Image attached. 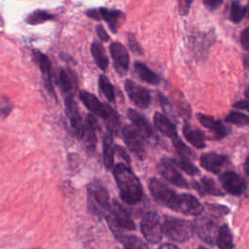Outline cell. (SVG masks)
Wrapping results in <instances>:
<instances>
[{"label":"cell","instance_id":"cell-21","mask_svg":"<svg viewBox=\"0 0 249 249\" xmlns=\"http://www.w3.org/2000/svg\"><path fill=\"white\" fill-rule=\"evenodd\" d=\"M154 124H155L156 128L163 135H165L171 139L178 137L175 124L166 116L162 115L161 113H159V112L155 113Z\"/></svg>","mask_w":249,"mask_h":249},{"label":"cell","instance_id":"cell-46","mask_svg":"<svg viewBox=\"0 0 249 249\" xmlns=\"http://www.w3.org/2000/svg\"><path fill=\"white\" fill-rule=\"evenodd\" d=\"M198 249H207V248H205V247H198Z\"/></svg>","mask_w":249,"mask_h":249},{"label":"cell","instance_id":"cell-39","mask_svg":"<svg viewBox=\"0 0 249 249\" xmlns=\"http://www.w3.org/2000/svg\"><path fill=\"white\" fill-rule=\"evenodd\" d=\"M192 2H193V0H180L179 1V13L183 16L187 15Z\"/></svg>","mask_w":249,"mask_h":249},{"label":"cell","instance_id":"cell-15","mask_svg":"<svg viewBox=\"0 0 249 249\" xmlns=\"http://www.w3.org/2000/svg\"><path fill=\"white\" fill-rule=\"evenodd\" d=\"M109 50L116 70L122 75L124 74L128 70L129 65V55L127 50L123 44L119 42L112 43L109 47Z\"/></svg>","mask_w":249,"mask_h":249},{"label":"cell","instance_id":"cell-5","mask_svg":"<svg viewBox=\"0 0 249 249\" xmlns=\"http://www.w3.org/2000/svg\"><path fill=\"white\" fill-rule=\"evenodd\" d=\"M149 189L153 197L160 204L179 211L180 196L176 194L172 189L156 178H151L149 181Z\"/></svg>","mask_w":249,"mask_h":249},{"label":"cell","instance_id":"cell-25","mask_svg":"<svg viewBox=\"0 0 249 249\" xmlns=\"http://www.w3.org/2000/svg\"><path fill=\"white\" fill-rule=\"evenodd\" d=\"M134 69L142 81L150 85H159L160 83V77L155 72H153L146 64L142 62H135Z\"/></svg>","mask_w":249,"mask_h":249},{"label":"cell","instance_id":"cell-33","mask_svg":"<svg viewBox=\"0 0 249 249\" xmlns=\"http://www.w3.org/2000/svg\"><path fill=\"white\" fill-rule=\"evenodd\" d=\"M98 85L100 88V90L105 95V97L109 101H114L115 99V93H114V88L112 84L110 83L109 79L105 75H100L98 80Z\"/></svg>","mask_w":249,"mask_h":249},{"label":"cell","instance_id":"cell-41","mask_svg":"<svg viewBox=\"0 0 249 249\" xmlns=\"http://www.w3.org/2000/svg\"><path fill=\"white\" fill-rule=\"evenodd\" d=\"M96 33H97V35H98V37H99V39H100L101 41L106 42V41L109 40V35L107 34L106 30H105L101 25H98V26L96 27Z\"/></svg>","mask_w":249,"mask_h":249},{"label":"cell","instance_id":"cell-40","mask_svg":"<svg viewBox=\"0 0 249 249\" xmlns=\"http://www.w3.org/2000/svg\"><path fill=\"white\" fill-rule=\"evenodd\" d=\"M202 1H203L204 6L209 11H214V10L218 9L223 2V0H202Z\"/></svg>","mask_w":249,"mask_h":249},{"label":"cell","instance_id":"cell-9","mask_svg":"<svg viewBox=\"0 0 249 249\" xmlns=\"http://www.w3.org/2000/svg\"><path fill=\"white\" fill-rule=\"evenodd\" d=\"M220 227L218 228V220L208 215L199 217L195 225V231L206 242L213 243L217 238Z\"/></svg>","mask_w":249,"mask_h":249},{"label":"cell","instance_id":"cell-43","mask_svg":"<svg viewBox=\"0 0 249 249\" xmlns=\"http://www.w3.org/2000/svg\"><path fill=\"white\" fill-rule=\"evenodd\" d=\"M159 249H179L177 246H175L174 244H171V243H164V244H161Z\"/></svg>","mask_w":249,"mask_h":249},{"label":"cell","instance_id":"cell-26","mask_svg":"<svg viewBox=\"0 0 249 249\" xmlns=\"http://www.w3.org/2000/svg\"><path fill=\"white\" fill-rule=\"evenodd\" d=\"M90 52L92 54V57L95 61V63L97 64V66L102 70L105 71L108 68V64H109V60L108 57L104 52V48L100 43L94 42L91 44L90 46Z\"/></svg>","mask_w":249,"mask_h":249},{"label":"cell","instance_id":"cell-18","mask_svg":"<svg viewBox=\"0 0 249 249\" xmlns=\"http://www.w3.org/2000/svg\"><path fill=\"white\" fill-rule=\"evenodd\" d=\"M227 160L228 158L226 156L217 153H205L200 157L201 166L204 169L216 174L220 172L221 168Z\"/></svg>","mask_w":249,"mask_h":249},{"label":"cell","instance_id":"cell-30","mask_svg":"<svg viewBox=\"0 0 249 249\" xmlns=\"http://www.w3.org/2000/svg\"><path fill=\"white\" fill-rule=\"evenodd\" d=\"M53 18V16L49 14L47 11L43 10H36L33 11L31 14H29L26 18V21L29 24L35 25V24H40L43 22H46L48 20H51Z\"/></svg>","mask_w":249,"mask_h":249},{"label":"cell","instance_id":"cell-32","mask_svg":"<svg viewBox=\"0 0 249 249\" xmlns=\"http://www.w3.org/2000/svg\"><path fill=\"white\" fill-rule=\"evenodd\" d=\"M245 16H246V8L241 6L238 1H233L231 6L230 19L234 23H238L242 20V18Z\"/></svg>","mask_w":249,"mask_h":249},{"label":"cell","instance_id":"cell-6","mask_svg":"<svg viewBox=\"0 0 249 249\" xmlns=\"http://www.w3.org/2000/svg\"><path fill=\"white\" fill-rule=\"evenodd\" d=\"M140 229L146 240L153 244L159 243L162 238L163 226L160 223L159 215L155 212H148L143 216Z\"/></svg>","mask_w":249,"mask_h":249},{"label":"cell","instance_id":"cell-42","mask_svg":"<svg viewBox=\"0 0 249 249\" xmlns=\"http://www.w3.org/2000/svg\"><path fill=\"white\" fill-rule=\"evenodd\" d=\"M11 109H12V106L10 103H6V101H2L0 103V113L1 114H9Z\"/></svg>","mask_w":249,"mask_h":249},{"label":"cell","instance_id":"cell-12","mask_svg":"<svg viewBox=\"0 0 249 249\" xmlns=\"http://www.w3.org/2000/svg\"><path fill=\"white\" fill-rule=\"evenodd\" d=\"M127 117L131 121L132 125L141 134L145 141L152 143H155L157 141V135L155 134L150 123L144 116H142L140 113L133 109H128Z\"/></svg>","mask_w":249,"mask_h":249},{"label":"cell","instance_id":"cell-31","mask_svg":"<svg viewBox=\"0 0 249 249\" xmlns=\"http://www.w3.org/2000/svg\"><path fill=\"white\" fill-rule=\"evenodd\" d=\"M225 121L227 123H230L235 125L243 126V125L249 124V116L241 112L231 111L225 118Z\"/></svg>","mask_w":249,"mask_h":249},{"label":"cell","instance_id":"cell-28","mask_svg":"<svg viewBox=\"0 0 249 249\" xmlns=\"http://www.w3.org/2000/svg\"><path fill=\"white\" fill-rule=\"evenodd\" d=\"M125 249H149L148 245L138 236L132 234H120L117 236Z\"/></svg>","mask_w":249,"mask_h":249},{"label":"cell","instance_id":"cell-10","mask_svg":"<svg viewBox=\"0 0 249 249\" xmlns=\"http://www.w3.org/2000/svg\"><path fill=\"white\" fill-rule=\"evenodd\" d=\"M65 110L67 118L69 119L71 127L76 137L82 140L85 132V123L82 121V117L79 112L77 103L75 102L73 95L65 96Z\"/></svg>","mask_w":249,"mask_h":249},{"label":"cell","instance_id":"cell-19","mask_svg":"<svg viewBox=\"0 0 249 249\" xmlns=\"http://www.w3.org/2000/svg\"><path fill=\"white\" fill-rule=\"evenodd\" d=\"M179 211L185 215L198 216L202 213L203 207L200 202L190 194H182L180 196Z\"/></svg>","mask_w":249,"mask_h":249},{"label":"cell","instance_id":"cell-14","mask_svg":"<svg viewBox=\"0 0 249 249\" xmlns=\"http://www.w3.org/2000/svg\"><path fill=\"white\" fill-rule=\"evenodd\" d=\"M32 57L34 62L38 65L39 69L41 70L43 79H44V85L45 88L47 89V90L53 94V96L54 94V89H53V72H52V63L49 59V57L37 51V50H33L32 51Z\"/></svg>","mask_w":249,"mask_h":249},{"label":"cell","instance_id":"cell-4","mask_svg":"<svg viewBox=\"0 0 249 249\" xmlns=\"http://www.w3.org/2000/svg\"><path fill=\"white\" fill-rule=\"evenodd\" d=\"M106 218L108 225L116 237L123 233V230H135V224L133 220L126 212V210L117 200L112 201L110 211Z\"/></svg>","mask_w":249,"mask_h":249},{"label":"cell","instance_id":"cell-44","mask_svg":"<svg viewBox=\"0 0 249 249\" xmlns=\"http://www.w3.org/2000/svg\"><path fill=\"white\" fill-rule=\"evenodd\" d=\"M244 170L247 175H249V156L246 158V160L244 162Z\"/></svg>","mask_w":249,"mask_h":249},{"label":"cell","instance_id":"cell-23","mask_svg":"<svg viewBox=\"0 0 249 249\" xmlns=\"http://www.w3.org/2000/svg\"><path fill=\"white\" fill-rule=\"evenodd\" d=\"M57 82L58 86L61 89L62 92L68 95H73V90L76 88V80L75 75L67 69H61L57 76Z\"/></svg>","mask_w":249,"mask_h":249},{"label":"cell","instance_id":"cell-29","mask_svg":"<svg viewBox=\"0 0 249 249\" xmlns=\"http://www.w3.org/2000/svg\"><path fill=\"white\" fill-rule=\"evenodd\" d=\"M217 245L220 249H232V235L227 225H222L220 227L217 238Z\"/></svg>","mask_w":249,"mask_h":249},{"label":"cell","instance_id":"cell-45","mask_svg":"<svg viewBox=\"0 0 249 249\" xmlns=\"http://www.w3.org/2000/svg\"><path fill=\"white\" fill-rule=\"evenodd\" d=\"M245 8H246V15L249 17V2H248L247 7H245Z\"/></svg>","mask_w":249,"mask_h":249},{"label":"cell","instance_id":"cell-11","mask_svg":"<svg viewBox=\"0 0 249 249\" xmlns=\"http://www.w3.org/2000/svg\"><path fill=\"white\" fill-rule=\"evenodd\" d=\"M159 172L171 184L180 188H189L188 182L182 176V174L177 170L176 165L172 160L162 159L158 165Z\"/></svg>","mask_w":249,"mask_h":249},{"label":"cell","instance_id":"cell-35","mask_svg":"<svg viewBox=\"0 0 249 249\" xmlns=\"http://www.w3.org/2000/svg\"><path fill=\"white\" fill-rule=\"evenodd\" d=\"M172 140H173V145H174L179 157L186 158V159H190V158L194 157V153L192 152V150L190 148H188L179 137H176Z\"/></svg>","mask_w":249,"mask_h":249},{"label":"cell","instance_id":"cell-22","mask_svg":"<svg viewBox=\"0 0 249 249\" xmlns=\"http://www.w3.org/2000/svg\"><path fill=\"white\" fill-rule=\"evenodd\" d=\"M183 134L188 142L197 149H202L205 147V137L201 130L196 127L192 126L188 123H185L183 126Z\"/></svg>","mask_w":249,"mask_h":249},{"label":"cell","instance_id":"cell-16","mask_svg":"<svg viewBox=\"0 0 249 249\" xmlns=\"http://www.w3.org/2000/svg\"><path fill=\"white\" fill-rule=\"evenodd\" d=\"M220 182L228 193L234 196L240 195L245 188L244 181L233 171H226L221 174Z\"/></svg>","mask_w":249,"mask_h":249},{"label":"cell","instance_id":"cell-36","mask_svg":"<svg viewBox=\"0 0 249 249\" xmlns=\"http://www.w3.org/2000/svg\"><path fill=\"white\" fill-rule=\"evenodd\" d=\"M127 42H128V46H129V49L135 53H138V54H142V49L141 47L139 46L136 38L132 35V34H129L127 36Z\"/></svg>","mask_w":249,"mask_h":249},{"label":"cell","instance_id":"cell-38","mask_svg":"<svg viewBox=\"0 0 249 249\" xmlns=\"http://www.w3.org/2000/svg\"><path fill=\"white\" fill-rule=\"evenodd\" d=\"M240 44L243 49L249 51V26H247L240 34Z\"/></svg>","mask_w":249,"mask_h":249},{"label":"cell","instance_id":"cell-1","mask_svg":"<svg viewBox=\"0 0 249 249\" xmlns=\"http://www.w3.org/2000/svg\"><path fill=\"white\" fill-rule=\"evenodd\" d=\"M113 173L122 199L128 204L138 203L143 197V190L132 170L126 164L117 163Z\"/></svg>","mask_w":249,"mask_h":249},{"label":"cell","instance_id":"cell-7","mask_svg":"<svg viewBox=\"0 0 249 249\" xmlns=\"http://www.w3.org/2000/svg\"><path fill=\"white\" fill-rule=\"evenodd\" d=\"M123 139L128 150L139 160L146 157L145 140L133 125H124L122 129Z\"/></svg>","mask_w":249,"mask_h":249},{"label":"cell","instance_id":"cell-24","mask_svg":"<svg viewBox=\"0 0 249 249\" xmlns=\"http://www.w3.org/2000/svg\"><path fill=\"white\" fill-rule=\"evenodd\" d=\"M114 155L115 146L113 141V135L107 132L103 136V161L107 169L114 168Z\"/></svg>","mask_w":249,"mask_h":249},{"label":"cell","instance_id":"cell-34","mask_svg":"<svg viewBox=\"0 0 249 249\" xmlns=\"http://www.w3.org/2000/svg\"><path fill=\"white\" fill-rule=\"evenodd\" d=\"M172 161L174 162V164L176 166H178L179 168H181L182 170H184L186 173H188L189 175H196L199 173V170L197 169V167L196 165H194L192 163V161L190 160V159H186V158H181L179 157V159H175L172 160Z\"/></svg>","mask_w":249,"mask_h":249},{"label":"cell","instance_id":"cell-8","mask_svg":"<svg viewBox=\"0 0 249 249\" xmlns=\"http://www.w3.org/2000/svg\"><path fill=\"white\" fill-rule=\"evenodd\" d=\"M87 16L96 20H105L113 32H117L118 28L124 21V15L123 12L118 10H109L106 8L89 10L87 11Z\"/></svg>","mask_w":249,"mask_h":249},{"label":"cell","instance_id":"cell-17","mask_svg":"<svg viewBox=\"0 0 249 249\" xmlns=\"http://www.w3.org/2000/svg\"><path fill=\"white\" fill-rule=\"evenodd\" d=\"M99 124L94 116L88 115L85 122V132L82 138L85 146L88 150L93 151L96 144V129H98Z\"/></svg>","mask_w":249,"mask_h":249},{"label":"cell","instance_id":"cell-13","mask_svg":"<svg viewBox=\"0 0 249 249\" xmlns=\"http://www.w3.org/2000/svg\"><path fill=\"white\" fill-rule=\"evenodd\" d=\"M124 89L130 100L138 107L144 109L151 104V94L147 89L135 84L131 80H126Z\"/></svg>","mask_w":249,"mask_h":249},{"label":"cell","instance_id":"cell-37","mask_svg":"<svg viewBox=\"0 0 249 249\" xmlns=\"http://www.w3.org/2000/svg\"><path fill=\"white\" fill-rule=\"evenodd\" d=\"M233 107L237 108V109H241V110H246L249 112V87L247 88V89L245 91V99L234 103Z\"/></svg>","mask_w":249,"mask_h":249},{"label":"cell","instance_id":"cell-20","mask_svg":"<svg viewBox=\"0 0 249 249\" xmlns=\"http://www.w3.org/2000/svg\"><path fill=\"white\" fill-rule=\"evenodd\" d=\"M196 118L203 126H205L206 128L213 132L214 136L217 139H221L228 134V128L219 120H215L210 116L203 115L200 113L196 115Z\"/></svg>","mask_w":249,"mask_h":249},{"label":"cell","instance_id":"cell-2","mask_svg":"<svg viewBox=\"0 0 249 249\" xmlns=\"http://www.w3.org/2000/svg\"><path fill=\"white\" fill-rule=\"evenodd\" d=\"M87 203L89 211L98 217H106L111 203L106 188L99 181H92L87 188Z\"/></svg>","mask_w":249,"mask_h":249},{"label":"cell","instance_id":"cell-3","mask_svg":"<svg viewBox=\"0 0 249 249\" xmlns=\"http://www.w3.org/2000/svg\"><path fill=\"white\" fill-rule=\"evenodd\" d=\"M163 232L173 241L184 242L193 236L195 226L190 221L166 216L163 223Z\"/></svg>","mask_w":249,"mask_h":249},{"label":"cell","instance_id":"cell-27","mask_svg":"<svg viewBox=\"0 0 249 249\" xmlns=\"http://www.w3.org/2000/svg\"><path fill=\"white\" fill-rule=\"evenodd\" d=\"M195 188L197 190L198 193L201 195L209 194L212 196H222L223 192L218 188L217 184L208 177H203L199 183L195 184Z\"/></svg>","mask_w":249,"mask_h":249}]
</instances>
